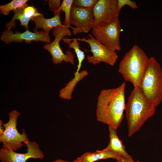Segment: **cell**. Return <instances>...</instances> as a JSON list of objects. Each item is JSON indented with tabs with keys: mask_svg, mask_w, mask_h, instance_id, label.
<instances>
[{
	"mask_svg": "<svg viewBox=\"0 0 162 162\" xmlns=\"http://www.w3.org/2000/svg\"><path fill=\"white\" fill-rule=\"evenodd\" d=\"M70 25L75 27L72 29L74 35L81 33H87L93 27L94 18L92 10L72 6L70 15Z\"/></svg>",
	"mask_w": 162,
	"mask_h": 162,
	"instance_id": "obj_11",
	"label": "cell"
},
{
	"mask_svg": "<svg viewBox=\"0 0 162 162\" xmlns=\"http://www.w3.org/2000/svg\"><path fill=\"white\" fill-rule=\"evenodd\" d=\"M88 74V72L85 70H82L79 72L76 71L74 73V77L68 83L65 84V87L59 91V97L62 99L68 100L71 99L75 87L79 82Z\"/></svg>",
	"mask_w": 162,
	"mask_h": 162,
	"instance_id": "obj_16",
	"label": "cell"
},
{
	"mask_svg": "<svg viewBox=\"0 0 162 162\" xmlns=\"http://www.w3.org/2000/svg\"><path fill=\"white\" fill-rule=\"evenodd\" d=\"M116 160L117 162H140L139 161H134L133 160L127 159L120 156L116 159Z\"/></svg>",
	"mask_w": 162,
	"mask_h": 162,
	"instance_id": "obj_24",
	"label": "cell"
},
{
	"mask_svg": "<svg viewBox=\"0 0 162 162\" xmlns=\"http://www.w3.org/2000/svg\"><path fill=\"white\" fill-rule=\"evenodd\" d=\"M61 11L54 14V16L50 18H45L42 14L38 16L32 17V20L34 22L35 25V27L33 28L34 32H38V29L41 28L46 34L49 35L51 29L59 26H65L61 21Z\"/></svg>",
	"mask_w": 162,
	"mask_h": 162,
	"instance_id": "obj_14",
	"label": "cell"
},
{
	"mask_svg": "<svg viewBox=\"0 0 162 162\" xmlns=\"http://www.w3.org/2000/svg\"><path fill=\"white\" fill-rule=\"evenodd\" d=\"M149 58L136 44L125 54L120 62L118 71L126 81L140 88Z\"/></svg>",
	"mask_w": 162,
	"mask_h": 162,
	"instance_id": "obj_3",
	"label": "cell"
},
{
	"mask_svg": "<svg viewBox=\"0 0 162 162\" xmlns=\"http://www.w3.org/2000/svg\"><path fill=\"white\" fill-rule=\"evenodd\" d=\"M156 108L148 101L140 88L134 87L128 99L125 109L129 137L138 132L154 115Z\"/></svg>",
	"mask_w": 162,
	"mask_h": 162,
	"instance_id": "obj_2",
	"label": "cell"
},
{
	"mask_svg": "<svg viewBox=\"0 0 162 162\" xmlns=\"http://www.w3.org/2000/svg\"><path fill=\"white\" fill-rule=\"evenodd\" d=\"M121 23L118 18L106 24L101 25L93 28L92 33L94 37L110 50L120 51Z\"/></svg>",
	"mask_w": 162,
	"mask_h": 162,
	"instance_id": "obj_6",
	"label": "cell"
},
{
	"mask_svg": "<svg viewBox=\"0 0 162 162\" xmlns=\"http://www.w3.org/2000/svg\"><path fill=\"white\" fill-rule=\"evenodd\" d=\"M125 82L118 87L101 90L97 98L96 115L98 122L116 130L124 118L126 103Z\"/></svg>",
	"mask_w": 162,
	"mask_h": 162,
	"instance_id": "obj_1",
	"label": "cell"
},
{
	"mask_svg": "<svg viewBox=\"0 0 162 162\" xmlns=\"http://www.w3.org/2000/svg\"><path fill=\"white\" fill-rule=\"evenodd\" d=\"M14 15L11 20L7 23L5 26L7 29L11 30L16 27V20L20 22V26H23L26 29L28 28L29 21L32 17L40 15L41 14L33 6H28L17 8L14 11Z\"/></svg>",
	"mask_w": 162,
	"mask_h": 162,
	"instance_id": "obj_13",
	"label": "cell"
},
{
	"mask_svg": "<svg viewBox=\"0 0 162 162\" xmlns=\"http://www.w3.org/2000/svg\"><path fill=\"white\" fill-rule=\"evenodd\" d=\"M140 88L148 101L156 107L162 101V69L153 57L149 58Z\"/></svg>",
	"mask_w": 162,
	"mask_h": 162,
	"instance_id": "obj_4",
	"label": "cell"
},
{
	"mask_svg": "<svg viewBox=\"0 0 162 162\" xmlns=\"http://www.w3.org/2000/svg\"><path fill=\"white\" fill-rule=\"evenodd\" d=\"M0 39L4 43L7 44L13 42L21 43L23 41L28 44L33 41L50 43L51 41L50 36L44 31L32 32L28 28L22 33L17 31L14 33L11 30L6 29L2 32Z\"/></svg>",
	"mask_w": 162,
	"mask_h": 162,
	"instance_id": "obj_10",
	"label": "cell"
},
{
	"mask_svg": "<svg viewBox=\"0 0 162 162\" xmlns=\"http://www.w3.org/2000/svg\"><path fill=\"white\" fill-rule=\"evenodd\" d=\"M67 162H70L68 161ZM71 162H80L77 158L76 160H74L73 161Z\"/></svg>",
	"mask_w": 162,
	"mask_h": 162,
	"instance_id": "obj_27",
	"label": "cell"
},
{
	"mask_svg": "<svg viewBox=\"0 0 162 162\" xmlns=\"http://www.w3.org/2000/svg\"><path fill=\"white\" fill-rule=\"evenodd\" d=\"M28 0H13L5 5L0 6V13L7 16L11 11H15L17 8L28 6Z\"/></svg>",
	"mask_w": 162,
	"mask_h": 162,
	"instance_id": "obj_19",
	"label": "cell"
},
{
	"mask_svg": "<svg viewBox=\"0 0 162 162\" xmlns=\"http://www.w3.org/2000/svg\"><path fill=\"white\" fill-rule=\"evenodd\" d=\"M60 0H49V5L50 10L53 12L54 14L58 13V10L60 6Z\"/></svg>",
	"mask_w": 162,
	"mask_h": 162,
	"instance_id": "obj_23",
	"label": "cell"
},
{
	"mask_svg": "<svg viewBox=\"0 0 162 162\" xmlns=\"http://www.w3.org/2000/svg\"><path fill=\"white\" fill-rule=\"evenodd\" d=\"M52 32L54 40L44 46V49L47 50L52 56V62L55 64L62 63L63 61L74 64V56L73 54L69 50L64 53L59 44L64 37L71 35L69 28L66 26H59L52 29Z\"/></svg>",
	"mask_w": 162,
	"mask_h": 162,
	"instance_id": "obj_7",
	"label": "cell"
},
{
	"mask_svg": "<svg viewBox=\"0 0 162 162\" xmlns=\"http://www.w3.org/2000/svg\"><path fill=\"white\" fill-rule=\"evenodd\" d=\"M120 156L106 148L95 152H87L77 158L80 162H94L98 160L108 158L117 159Z\"/></svg>",
	"mask_w": 162,
	"mask_h": 162,
	"instance_id": "obj_17",
	"label": "cell"
},
{
	"mask_svg": "<svg viewBox=\"0 0 162 162\" xmlns=\"http://www.w3.org/2000/svg\"><path fill=\"white\" fill-rule=\"evenodd\" d=\"M117 6L118 10L120 12L122 8L125 5L129 6L133 9L138 8V6L136 2L130 0H117Z\"/></svg>",
	"mask_w": 162,
	"mask_h": 162,
	"instance_id": "obj_22",
	"label": "cell"
},
{
	"mask_svg": "<svg viewBox=\"0 0 162 162\" xmlns=\"http://www.w3.org/2000/svg\"><path fill=\"white\" fill-rule=\"evenodd\" d=\"M67 161L64 160L60 159H57L55 161H52L50 162H67Z\"/></svg>",
	"mask_w": 162,
	"mask_h": 162,
	"instance_id": "obj_26",
	"label": "cell"
},
{
	"mask_svg": "<svg viewBox=\"0 0 162 162\" xmlns=\"http://www.w3.org/2000/svg\"><path fill=\"white\" fill-rule=\"evenodd\" d=\"M88 37L87 39L82 38L76 39L78 41L86 42L89 45L90 51L92 55L87 56V59L88 62L96 65L103 62L110 66H113L118 58L116 52L109 49L91 34H88Z\"/></svg>",
	"mask_w": 162,
	"mask_h": 162,
	"instance_id": "obj_8",
	"label": "cell"
},
{
	"mask_svg": "<svg viewBox=\"0 0 162 162\" xmlns=\"http://www.w3.org/2000/svg\"><path fill=\"white\" fill-rule=\"evenodd\" d=\"M117 2V0H98L92 9L93 27L111 23L118 18L120 12Z\"/></svg>",
	"mask_w": 162,
	"mask_h": 162,
	"instance_id": "obj_9",
	"label": "cell"
},
{
	"mask_svg": "<svg viewBox=\"0 0 162 162\" xmlns=\"http://www.w3.org/2000/svg\"><path fill=\"white\" fill-rule=\"evenodd\" d=\"M4 127L3 126L2 121L0 120V136L2 135L4 132Z\"/></svg>",
	"mask_w": 162,
	"mask_h": 162,
	"instance_id": "obj_25",
	"label": "cell"
},
{
	"mask_svg": "<svg viewBox=\"0 0 162 162\" xmlns=\"http://www.w3.org/2000/svg\"><path fill=\"white\" fill-rule=\"evenodd\" d=\"M20 115L16 110H14L8 113V121L3 124V133L0 136V142L2 143V148L7 151H16L29 141L28 135L24 129L20 134L17 130L18 118Z\"/></svg>",
	"mask_w": 162,
	"mask_h": 162,
	"instance_id": "obj_5",
	"label": "cell"
},
{
	"mask_svg": "<svg viewBox=\"0 0 162 162\" xmlns=\"http://www.w3.org/2000/svg\"><path fill=\"white\" fill-rule=\"evenodd\" d=\"M27 147L25 153H17L14 151H7L1 148L0 159L2 162H26L29 159H42L44 155L38 144L29 141L26 144Z\"/></svg>",
	"mask_w": 162,
	"mask_h": 162,
	"instance_id": "obj_12",
	"label": "cell"
},
{
	"mask_svg": "<svg viewBox=\"0 0 162 162\" xmlns=\"http://www.w3.org/2000/svg\"><path fill=\"white\" fill-rule=\"evenodd\" d=\"M62 40L64 42L68 44L69 47L74 50L78 60V64L76 72H79L82 63L85 58L84 52L80 49V42L76 38L70 39L64 38Z\"/></svg>",
	"mask_w": 162,
	"mask_h": 162,
	"instance_id": "obj_18",
	"label": "cell"
},
{
	"mask_svg": "<svg viewBox=\"0 0 162 162\" xmlns=\"http://www.w3.org/2000/svg\"><path fill=\"white\" fill-rule=\"evenodd\" d=\"M98 0H73L72 6L92 10Z\"/></svg>",
	"mask_w": 162,
	"mask_h": 162,
	"instance_id": "obj_21",
	"label": "cell"
},
{
	"mask_svg": "<svg viewBox=\"0 0 162 162\" xmlns=\"http://www.w3.org/2000/svg\"><path fill=\"white\" fill-rule=\"evenodd\" d=\"M73 2V0H63L58 10V13L62 10L65 13V19L63 22V25L72 29L74 27L70 26V18Z\"/></svg>",
	"mask_w": 162,
	"mask_h": 162,
	"instance_id": "obj_20",
	"label": "cell"
},
{
	"mask_svg": "<svg viewBox=\"0 0 162 162\" xmlns=\"http://www.w3.org/2000/svg\"><path fill=\"white\" fill-rule=\"evenodd\" d=\"M110 138V142L105 148L107 150L119 155L125 159L133 160L132 157L126 151L122 141L118 138L116 130L108 126Z\"/></svg>",
	"mask_w": 162,
	"mask_h": 162,
	"instance_id": "obj_15",
	"label": "cell"
}]
</instances>
